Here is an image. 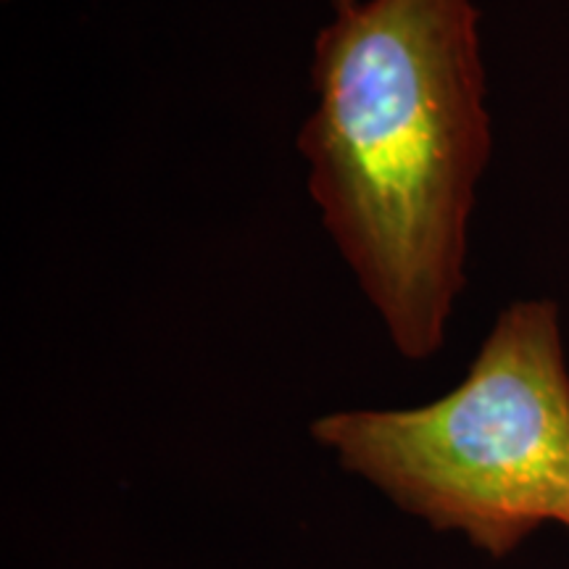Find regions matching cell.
<instances>
[{"label":"cell","instance_id":"obj_1","mask_svg":"<svg viewBox=\"0 0 569 569\" xmlns=\"http://www.w3.org/2000/svg\"><path fill=\"white\" fill-rule=\"evenodd\" d=\"M298 148L325 230L398 351L427 359L465 288L490 156L472 0H332Z\"/></svg>","mask_w":569,"mask_h":569},{"label":"cell","instance_id":"obj_3","mask_svg":"<svg viewBox=\"0 0 569 569\" xmlns=\"http://www.w3.org/2000/svg\"><path fill=\"white\" fill-rule=\"evenodd\" d=\"M567 528H569V525H567Z\"/></svg>","mask_w":569,"mask_h":569},{"label":"cell","instance_id":"obj_2","mask_svg":"<svg viewBox=\"0 0 569 569\" xmlns=\"http://www.w3.org/2000/svg\"><path fill=\"white\" fill-rule=\"evenodd\" d=\"M346 469L440 530L503 557L546 522L569 525V372L559 309L501 311L461 386L396 411L311 427Z\"/></svg>","mask_w":569,"mask_h":569}]
</instances>
